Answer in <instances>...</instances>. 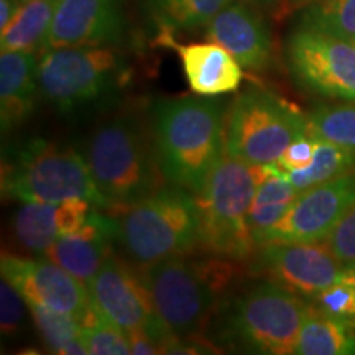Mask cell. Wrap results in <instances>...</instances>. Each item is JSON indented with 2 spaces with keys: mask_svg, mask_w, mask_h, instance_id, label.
<instances>
[{
  "mask_svg": "<svg viewBox=\"0 0 355 355\" xmlns=\"http://www.w3.org/2000/svg\"><path fill=\"white\" fill-rule=\"evenodd\" d=\"M153 146L168 183L198 196L224 155L220 104L204 96L158 102L153 114Z\"/></svg>",
  "mask_w": 355,
  "mask_h": 355,
  "instance_id": "cell-1",
  "label": "cell"
},
{
  "mask_svg": "<svg viewBox=\"0 0 355 355\" xmlns=\"http://www.w3.org/2000/svg\"><path fill=\"white\" fill-rule=\"evenodd\" d=\"M84 157L107 209L123 211L162 188L155 146L132 119H114L97 127L89 137Z\"/></svg>",
  "mask_w": 355,
  "mask_h": 355,
  "instance_id": "cell-2",
  "label": "cell"
},
{
  "mask_svg": "<svg viewBox=\"0 0 355 355\" xmlns=\"http://www.w3.org/2000/svg\"><path fill=\"white\" fill-rule=\"evenodd\" d=\"M201 237L196 194L180 186H162L132 204L115 222V241L133 261L152 265L189 252Z\"/></svg>",
  "mask_w": 355,
  "mask_h": 355,
  "instance_id": "cell-3",
  "label": "cell"
},
{
  "mask_svg": "<svg viewBox=\"0 0 355 355\" xmlns=\"http://www.w3.org/2000/svg\"><path fill=\"white\" fill-rule=\"evenodd\" d=\"M2 191L24 202L60 204L84 198L107 209L97 191L86 157L73 146L44 139L26 141L3 165Z\"/></svg>",
  "mask_w": 355,
  "mask_h": 355,
  "instance_id": "cell-4",
  "label": "cell"
},
{
  "mask_svg": "<svg viewBox=\"0 0 355 355\" xmlns=\"http://www.w3.org/2000/svg\"><path fill=\"white\" fill-rule=\"evenodd\" d=\"M227 270L219 263H191L181 255L146 265L144 283L152 308L173 339L191 337L214 309Z\"/></svg>",
  "mask_w": 355,
  "mask_h": 355,
  "instance_id": "cell-5",
  "label": "cell"
},
{
  "mask_svg": "<svg viewBox=\"0 0 355 355\" xmlns=\"http://www.w3.org/2000/svg\"><path fill=\"white\" fill-rule=\"evenodd\" d=\"M257 188L254 166L224 152L196 196L201 211L199 243L227 259L250 255L255 242L248 232L247 214Z\"/></svg>",
  "mask_w": 355,
  "mask_h": 355,
  "instance_id": "cell-6",
  "label": "cell"
},
{
  "mask_svg": "<svg viewBox=\"0 0 355 355\" xmlns=\"http://www.w3.org/2000/svg\"><path fill=\"white\" fill-rule=\"evenodd\" d=\"M308 132V119L272 92L250 89L230 105L224 152L247 165H277L286 146Z\"/></svg>",
  "mask_w": 355,
  "mask_h": 355,
  "instance_id": "cell-7",
  "label": "cell"
},
{
  "mask_svg": "<svg viewBox=\"0 0 355 355\" xmlns=\"http://www.w3.org/2000/svg\"><path fill=\"white\" fill-rule=\"evenodd\" d=\"M123 74L125 61L110 44L48 48L40 53V94L61 112L112 92Z\"/></svg>",
  "mask_w": 355,
  "mask_h": 355,
  "instance_id": "cell-8",
  "label": "cell"
},
{
  "mask_svg": "<svg viewBox=\"0 0 355 355\" xmlns=\"http://www.w3.org/2000/svg\"><path fill=\"white\" fill-rule=\"evenodd\" d=\"M306 311L298 295L273 279L261 282L234 301L229 334L250 352L295 354Z\"/></svg>",
  "mask_w": 355,
  "mask_h": 355,
  "instance_id": "cell-9",
  "label": "cell"
},
{
  "mask_svg": "<svg viewBox=\"0 0 355 355\" xmlns=\"http://www.w3.org/2000/svg\"><path fill=\"white\" fill-rule=\"evenodd\" d=\"M295 81L314 94L355 102V43L298 25L286 43Z\"/></svg>",
  "mask_w": 355,
  "mask_h": 355,
  "instance_id": "cell-10",
  "label": "cell"
},
{
  "mask_svg": "<svg viewBox=\"0 0 355 355\" xmlns=\"http://www.w3.org/2000/svg\"><path fill=\"white\" fill-rule=\"evenodd\" d=\"M87 290L92 306L127 334L139 329L146 331L157 340L162 352H166L168 345L171 349L178 343V339L168 334L155 314L144 283L137 282L112 254L89 282Z\"/></svg>",
  "mask_w": 355,
  "mask_h": 355,
  "instance_id": "cell-11",
  "label": "cell"
},
{
  "mask_svg": "<svg viewBox=\"0 0 355 355\" xmlns=\"http://www.w3.org/2000/svg\"><path fill=\"white\" fill-rule=\"evenodd\" d=\"M355 204V170L300 191L265 242H321Z\"/></svg>",
  "mask_w": 355,
  "mask_h": 355,
  "instance_id": "cell-12",
  "label": "cell"
},
{
  "mask_svg": "<svg viewBox=\"0 0 355 355\" xmlns=\"http://www.w3.org/2000/svg\"><path fill=\"white\" fill-rule=\"evenodd\" d=\"M259 255L260 270L295 295L311 298L343 279V263L327 243L321 242H266Z\"/></svg>",
  "mask_w": 355,
  "mask_h": 355,
  "instance_id": "cell-13",
  "label": "cell"
},
{
  "mask_svg": "<svg viewBox=\"0 0 355 355\" xmlns=\"http://www.w3.org/2000/svg\"><path fill=\"white\" fill-rule=\"evenodd\" d=\"M0 263L2 278L8 279L28 304L73 314L78 319L91 304L87 286L55 261L3 254Z\"/></svg>",
  "mask_w": 355,
  "mask_h": 355,
  "instance_id": "cell-14",
  "label": "cell"
},
{
  "mask_svg": "<svg viewBox=\"0 0 355 355\" xmlns=\"http://www.w3.org/2000/svg\"><path fill=\"white\" fill-rule=\"evenodd\" d=\"M122 32L119 0H58L44 50L112 44Z\"/></svg>",
  "mask_w": 355,
  "mask_h": 355,
  "instance_id": "cell-15",
  "label": "cell"
},
{
  "mask_svg": "<svg viewBox=\"0 0 355 355\" xmlns=\"http://www.w3.org/2000/svg\"><path fill=\"white\" fill-rule=\"evenodd\" d=\"M209 42L225 48L245 69L261 71L273 56V40L263 17L247 0H232L206 25Z\"/></svg>",
  "mask_w": 355,
  "mask_h": 355,
  "instance_id": "cell-16",
  "label": "cell"
},
{
  "mask_svg": "<svg viewBox=\"0 0 355 355\" xmlns=\"http://www.w3.org/2000/svg\"><path fill=\"white\" fill-rule=\"evenodd\" d=\"M159 43L178 53L194 94L216 97L237 91L241 86L242 66L220 44L214 42L181 44L171 37L170 30H162Z\"/></svg>",
  "mask_w": 355,
  "mask_h": 355,
  "instance_id": "cell-17",
  "label": "cell"
},
{
  "mask_svg": "<svg viewBox=\"0 0 355 355\" xmlns=\"http://www.w3.org/2000/svg\"><path fill=\"white\" fill-rule=\"evenodd\" d=\"M112 217L102 216L99 211L92 209L86 224L78 232L60 235L43 255L87 286L112 254L110 241H115L117 222Z\"/></svg>",
  "mask_w": 355,
  "mask_h": 355,
  "instance_id": "cell-18",
  "label": "cell"
},
{
  "mask_svg": "<svg viewBox=\"0 0 355 355\" xmlns=\"http://www.w3.org/2000/svg\"><path fill=\"white\" fill-rule=\"evenodd\" d=\"M38 53L2 51L0 55V121L10 132L33 112L38 83Z\"/></svg>",
  "mask_w": 355,
  "mask_h": 355,
  "instance_id": "cell-19",
  "label": "cell"
},
{
  "mask_svg": "<svg viewBox=\"0 0 355 355\" xmlns=\"http://www.w3.org/2000/svg\"><path fill=\"white\" fill-rule=\"evenodd\" d=\"M295 354L298 355H354L355 327L347 321L308 306Z\"/></svg>",
  "mask_w": 355,
  "mask_h": 355,
  "instance_id": "cell-20",
  "label": "cell"
},
{
  "mask_svg": "<svg viewBox=\"0 0 355 355\" xmlns=\"http://www.w3.org/2000/svg\"><path fill=\"white\" fill-rule=\"evenodd\" d=\"M58 0H24L6 28L0 30L2 51L42 53L50 33Z\"/></svg>",
  "mask_w": 355,
  "mask_h": 355,
  "instance_id": "cell-21",
  "label": "cell"
},
{
  "mask_svg": "<svg viewBox=\"0 0 355 355\" xmlns=\"http://www.w3.org/2000/svg\"><path fill=\"white\" fill-rule=\"evenodd\" d=\"M298 194L300 189L286 180L285 173L279 171L278 166L257 188L247 214V227L255 245L265 242L266 235L286 214Z\"/></svg>",
  "mask_w": 355,
  "mask_h": 355,
  "instance_id": "cell-22",
  "label": "cell"
},
{
  "mask_svg": "<svg viewBox=\"0 0 355 355\" xmlns=\"http://www.w3.org/2000/svg\"><path fill=\"white\" fill-rule=\"evenodd\" d=\"M352 170H355L354 148L316 140V152H314L313 162L301 170L285 173V176L296 189L304 191L343 176Z\"/></svg>",
  "mask_w": 355,
  "mask_h": 355,
  "instance_id": "cell-23",
  "label": "cell"
},
{
  "mask_svg": "<svg viewBox=\"0 0 355 355\" xmlns=\"http://www.w3.org/2000/svg\"><path fill=\"white\" fill-rule=\"evenodd\" d=\"M13 234L28 252L44 254L60 237L56 227V204L25 202L13 216Z\"/></svg>",
  "mask_w": 355,
  "mask_h": 355,
  "instance_id": "cell-24",
  "label": "cell"
},
{
  "mask_svg": "<svg viewBox=\"0 0 355 355\" xmlns=\"http://www.w3.org/2000/svg\"><path fill=\"white\" fill-rule=\"evenodd\" d=\"M232 0H150L162 30H194L206 26Z\"/></svg>",
  "mask_w": 355,
  "mask_h": 355,
  "instance_id": "cell-25",
  "label": "cell"
},
{
  "mask_svg": "<svg viewBox=\"0 0 355 355\" xmlns=\"http://www.w3.org/2000/svg\"><path fill=\"white\" fill-rule=\"evenodd\" d=\"M300 25L355 43V0H316L304 8Z\"/></svg>",
  "mask_w": 355,
  "mask_h": 355,
  "instance_id": "cell-26",
  "label": "cell"
},
{
  "mask_svg": "<svg viewBox=\"0 0 355 355\" xmlns=\"http://www.w3.org/2000/svg\"><path fill=\"white\" fill-rule=\"evenodd\" d=\"M306 133L314 140L355 150V102L316 109L308 117Z\"/></svg>",
  "mask_w": 355,
  "mask_h": 355,
  "instance_id": "cell-27",
  "label": "cell"
},
{
  "mask_svg": "<svg viewBox=\"0 0 355 355\" xmlns=\"http://www.w3.org/2000/svg\"><path fill=\"white\" fill-rule=\"evenodd\" d=\"M81 334L89 354L92 355H127L132 354L130 340L125 331L115 326L97 311L92 303L79 318Z\"/></svg>",
  "mask_w": 355,
  "mask_h": 355,
  "instance_id": "cell-28",
  "label": "cell"
},
{
  "mask_svg": "<svg viewBox=\"0 0 355 355\" xmlns=\"http://www.w3.org/2000/svg\"><path fill=\"white\" fill-rule=\"evenodd\" d=\"M26 306H28L35 327L40 332L43 344L50 352L58 354L66 344L81 336V324L73 314L46 309L37 304L26 303Z\"/></svg>",
  "mask_w": 355,
  "mask_h": 355,
  "instance_id": "cell-29",
  "label": "cell"
},
{
  "mask_svg": "<svg viewBox=\"0 0 355 355\" xmlns=\"http://www.w3.org/2000/svg\"><path fill=\"white\" fill-rule=\"evenodd\" d=\"M313 301L318 309L347 321L355 327V283L345 278L339 279L334 285L319 291Z\"/></svg>",
  "mask_w": 355,
  "mask_h": 355,
  "instance_id": "cell-30",
  "label": "cell"
},
{
  "mask_svg": "<svg viewBox=\"0 0 355 355\" xmlns=\"http://www.w3.org/2000/svg\"><path fill=\"white\" fill-rule=\"evenodd\" d=\"M26 301L6 278L0 283V327L3 336L19 334L24 326Z\"/></svg>",
  "mask_w": 355,
  "mask_h": 355,
  "instance_id": "cell-31",
  "label": "cell"
},
{
  "mask_svg": "<svg viewBox=\"0 0 355 355\" xmlns=\"http://www.w3.org/2000/svg\"><path fill=\"white\" fill-rule=\"evenodd\" d=\"M324 242L343 263L347 265L355 261V204L345 212L343 219L337 222Z\"/></svg>",
  "mask_w": 355,
  "mask_h": 355,
  "instance_id": "cell-32",
  "label": "cell"
},
{
  "mask_svg": "<svg viewBox=\"0 0 355 355\" xmlns=\"http://www.w3.org/2000/svg\"><path fill=\"white\" fill-rule=\"evenodd\" d=\"M92 206L94 204L84 198H73L56 204V227L60 235L78 232L86 224Z\"/></svg>",
  "mask_w": 355,
  "mask_h": 355,
  "instance_id": "cell-33",
  "label": "cell"
},
{
  "mask_svg": "<svg viewBox=\"0 0 355 355\" xmlns=\"http://www.w3.org/2000/svg\"><path fill=\"white\" fill-rule=\"evenodd\" d=\"M314 152H316V140L306 133V135L300 137V139L291 141V144L286 146V150L282 153V157H279L277 162L278 170L288 173L293 170L306 168L311 162H313Z\"/></svg>",
  "mask_w": 355,
  "mask_h": 355,
  "instance_id": "cell-34",
  "label": "cell"
},
{
  "mask_svg": "<svg viewBox=\"0 0 355 355\" xmlns=\"http://www.w3.org/2000/svg\"><path fill=\"white\" fill-rule=\"evenodd\" d=\"M128 340H130L132 354L135 355H153V354H162V349L157 340L153 339L148 332L144 329L128 332Z\"/></svg>",
  "mask_w": 355,
  "mask_h": 355,
  "instance_id": "cell-35",
  "label": "cell"
},
{
  "mask_svg": "<svg viewBox=\"0 0 355 355\" xmlns=\"http://www.w3.org/2000/svg\"><path fill=\"white\" fill-rule=\"evenodd\" d=\"M20 0H0V30H3L10 24L17 10H19Z\"/></svg>",
  "mask_w": 355,
  "mask_h": 355,
  "instance_id": "cell-36",
  "label": "cell"
},
{
  "mask_svg": "<svg viewBox=\"0 0 355 355\" xmlns=\"http://www.w3.org/2000/svg\"><path fill=\"white\" fill-rule=\"evenodd\" d=\"M58 354H61V355H84V354H89V349H87L86 343H84L83 334L76 337L74 340H71L69 344H66L64 347L61 349Z\"/></svg>",
  "mask_w": 355,
  "mask_h": 355,
  "instance_id": "cell-37",
  "label": "cell"
},
{
  "mask_svg": "<svg viewBox=\"0 0 355 355\" xmlns=\"http://www.w3.org/2000/svg\"><path fill=\"white\" fill-rule=\"evenodd\" d=\"M247 2L265 12H275L283 6H290V0H247Z\"/></svg>",
  "mask_w": 355,
  "mask_h": 355,
  "instance_id": "cell-38",
  "label": "cell"
},
{
  "mask_svg": "<svg viewBox=\"0 0 355 355\" xmlns=\"http://www.w3.org/2000/svg\"><path fill=\"white\" fill-rule=\"evenodd\" d=\"M345 279H349V282L355 283V261H352V263H347L345 265V270H344V277Z\"/></svg>",
  "mask_w": 355,
  "mask_h": 355,
  "instance_id": "cell-39",
  "label": "cell"
},
{
  "mask_svg": "<svg viewBox=\"0 0 355 355\" xmlns=\"http://www.w3.org/2000/svg\"><path fill=\"white\" fill-rule=\"evenodd\" d=\"M313 2H316V0H290V7L291 8H306Z\"/></svg>",
  "mask_w": 355,
  "mask_h": 355,
  "instance_id": "cell-40",
  "label": "cell"
},
{
  "mask_svg": "<svg viewBox=\"0 0 355 355\" xmlns=\"http://www.w3.org/2000/svg\"><path fill=\"white\" fill-rule=\"evenodd\" d=\"M20 2H24V0H20Z\"/></svg>",
  "mask_w": 355,
  "mask_h": 355,
  "instance_id": "cell-41",
  "label": "cell"
}]
</instances>
